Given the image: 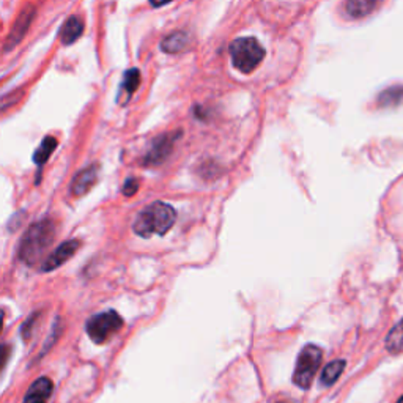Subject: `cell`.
Instances as JSON below:
<instances>
[{"label": "cell", "instance_id": "8fae6325", "mask_svg": "<svg viewBox=\"0 0 403 403\" xmlns=\"http://www.w3.org/2000/svg\"><path fill=\"white\" fill-rule=\"evenodd\" d=\"M82 32H84L82 19L77 16H71L62 27L60 40L63 45H71V43H74L79 37H81Z\"/></svg>", "mask_w": 403, "mask_h": 403}, {"label": "cell", "instance_id": "2e32d148", "mask_svg": "<svg viewBox=\"0 0 403 403\" xmlns=\"http://www.w3.org/2000/svg\"><path fill=\"white\" fill-rule=\"evenodd\" d=\"M139 84H140L139 70H136V68L128 70L126 73H125L123 84H121V92H123L125 95H126V99L133 95V93L136 92V89L139 87Z\"/></svg>", "mask_w": 403, "mask_h": 403}, {"label": "cell", "instance_id": "e0dca14e", "mask_svg": "<svg viewBox=\"0 0 403 403\" xmlns=\"http://www.w3.org/2000/svg\"><path fill=\"white\" fill-rule=\"evenodd\" d=\"M381 106H397L403 103V87H391L383 92L378 98Z\"/></svg>", "mask_w": 403, "mask_h": 403}, {"label": "cell", "instance_id": "8992f818", "mask_svg": "<svg viewBox=\"0 0 403 403\" xmlns=\"http://www.w3.org/2000/svg\"><path fill=\"white\" fill-rule=\"evenodd\" d=\"M175 140H177L175 134H165V136H161V138H158L153 145H151L150 151L145 156V160H143V164H145V165L161 164L165 160V158L170 155L172 148H174Z\"/></svg>", "mask_w": 403, "mask_h": 403}, {"label": "cell", "instance_id": "277c9868", "mask_svg": "<svg viewBox=\"0 0 403 403\" xmlns=\"http://www.w3.org/2000/svg\"><path fill=\"white\" fill-rule=\"evenodd\" d=\"M321 356V350L312 343L306 345V347L301 350L293 373V383L301 387V390H307V387L312 385L315 373L319 372Z\"/></svg>", "mask_w": 403, "mask_h": 403}, {"label": "cell", "instance_id": "4fadbf2b", "mask_svg": "<svg viewBox=\"0 0 403 403\" xmlns=\"http://www.w3.org/2000/svg\"><path fill=\"white\" fill-rule=\"evenodd\" d=\"M189 43V37L183 32H177V33H172L169 35L167 38H164L161 48L165 50V53L169 54H175L180 53V50H183L186 46H188Z\"/></svg>", "mask_w": 403, "mask_h": 403}, {"label": "cell", "instance_id": "7a4b0ae2", "mask_svg": "<svg viewBox=\"0 0 403 403\" xmlns=\"http://www.w3.org/2000/svg\"><path fill=\"white\" fill-rule=\"evenodd\" d=\"M177 213L169 204L155 202L138 214L134 221V232L142 238H150L151 235H164L174 226Z\"/></svg>", "mask_w": 403, "mask_h": 403}, {"label": "cell", "instance_id": "6da1fadb", "mask_svg": "<svg viewBox=\"0 0 403 403\" xmlns=\"http://www.w3.org/2000/svg\"><path fill=\"white\" fill-rule=\"evenodd\" d=\"M55 222L43 219L27 230L19 246V258L27 265H35L50 248L55 238Z\"/></svg>", "mask_w": 403, "mask_h": 403}, {"label": "cell", "instance_id": "30bf717a", "mask_svg": "<svg viewBox=\"0 0 403 403\" xmlns=\"http://www.w3.org/2000/svg\"><path fill=\"white\" fill-rule=\"evenodd\" d=\"M380 5V0H347L345 10H347L350 18H365L370 13L375 11Z\"/></svg>", "mask_w": 403, "mask_h": 403}, {"label": "cell", "instance_id": "ba28073f", "mask_svg": "<svg viewBox=\"0 0 403 403\" xmlns=\"http://www.w3.org/2000/svg\"><path fill=\"white\" fill-rule=\"evenodd\" d=\"M96 178H98L96 165H90V167L82 169L73 178V183H71V194H73V196H76V197L84 196V194L90 191L92 186L96 183Z\"/></svg>", "mask_w": 403, "mask_h": 403}, {"label": "cell", "instance_id": "7c38bea8", "mask_svg": "<svg viewBox=\"0 0 403 403\" xmlns=\"http://www.w3.org/2000/svg\"><path fill=\"white\" fill-rule=\"evenodd\" d=\"M345 365H347V364H345L343 359H336V361L329 363L321 372V378H320L321 385H325V386L334 385L336 381L339 380V377L342 375Z\"/></svg>", "mask_w": 403, "mask_h": 403}, {"label": "cell", "instance_id": "ac0fdd59", "mask_svg": "<svg viewBox=\"0 0 403 403\" xmlns=\"http://www.w3.org/2000/svg\"><path fill=\"white\" fill-rule=\"evenodd\" d=\"M139 180L138 178H128L123 184V194L126 197H133L139 189Z\"/></svg>", "mask_w": 403, "mask_h": 403}, {"label": "cell", "instance_id": "5bb4252c", "mask_svg": "<svg viewBox=\"0 0 403 403\" xmlns=\"http://www.w3.org/2000/svg\"><path fill=\"white\" fill-rule=\"evenodd\" d=\"M57 147V140L55 138H50V136H48V138H45V140L41 142V145L38 147V150L35 151V155H33V161L35 164H38V165H43L46 161H48V158L53 155V151L55 150Z\"/></svg>", "mask_w": 403, "mask_h": 403}, {"label": "cell", "instance_id": "44dd1931", "mask_svg": "<svg viewBox=\"0 0 403 403\" xmlns=\"http://www.w3.org/2000/svg\"><path fill=\"white\" fill-rule=\"evenodd\" d=\"M277 403H287V402H277Z\"/></svg>", "mask_w": 403, "mask_h": 403}, {"label": "cell", "instance_id": "5b68a950", "mask_svg": "<svg viewBox=\"0 0 403 403\" xmlns=\"http://www.w3.org/2000/svg\"><path fill=\"white\" fill-rule=\"evenodd\" d=\"M121 326H123V319L115 311H107L93 315L85 325V331L93 342L104 343L111 336L117 334Z\"/></svg>", "mask_w": 403, "mask_h": 403}, {"label": "cell", "instance_id": "52a82bcc", "mask_svg": "<svg viewBox=\"0 0 403 403\" xmlns=\"http://www.w3.org/2000/svg\"><path fill=\"white\" fill-rule=\"evenodd\" d=\"M79 243L77 240H70L67 243L60 244L53 254H50L45 262L41 265V271L48 272V271H54L55 268H59L60 265H63L65 262H68L71 257H73L74 252L79 249Z\"/></svg>", "mask_w": 403, "mask_h": 403}, {"label": "cell", "instance_id": "3957f363", "mask_svg": "<svg viewBox=\"0 0 403 403\" xmlns=\"http://www.w3.org/2000/svg\"><path fill=\"white\" fill-rule=\"evenodd\" d=\"M230 57H232L233 67L236 70L244 74H249L262 63L265 49L255 38L244 37L232 43V46H230Z\"/></svg>", "mask_w": 403, "mask_h": 403}, {"label": "cell", "instance_id": "ffe728a7", "mask_svg": "<svg viewBox=\"0 0 403 403\" xmlns=\"http://www.w3.org/2000/svg\"><path fill=\"white\" fill-rule=\"evenodd\" d=\"M397 403H403V395H402V397L399 399V402H397Z\"/></svg>", "mask_w": 403, "mask_h": 403}, {"label": "cell", "instance_id": "d6986e66", "mask_svg": "<svg viewBox=\"0 0 403 403\" xmlns=\"http://www.w3.org/2000/svg\"><path fill=\"white\" fill-rule=\"evenodd\" d=\"M150 2H151V5H153V6H162L165 4H169L170 0H150Z\"/></svg>", "mask_w": 403, "mask_h": 403}, {"label": "cell", "instance_id": "9c48e42d", "mask_svg": "<svg viewBox=\"0 0 403 403\" xmlns=\"http://www.w3.org/2000/svg\"><path fill=\"white\" fill-rule=\"evenodd\" d=\"M53 381L46 377H41L33 381V385L28 387L23 403H48L50 394H53Z\"/></svg>", "mask_w": 403, "mask_h": 403}, {"label": "cell", "instance_id": "9a60e30c", "mask_svg": "<svg viewBox=\"0 0 403 403\" xmlns=\"http://www.w3.org/2000/svg\"><path fill=\"white\" fill-rule=\"evenodd\" d=\"M386 348L391 353H399L403 350V320L397 326L391 329V333L386 339Z\"/></svg>", "mask_w": 403, "mask_h": 403}]
</instances>
